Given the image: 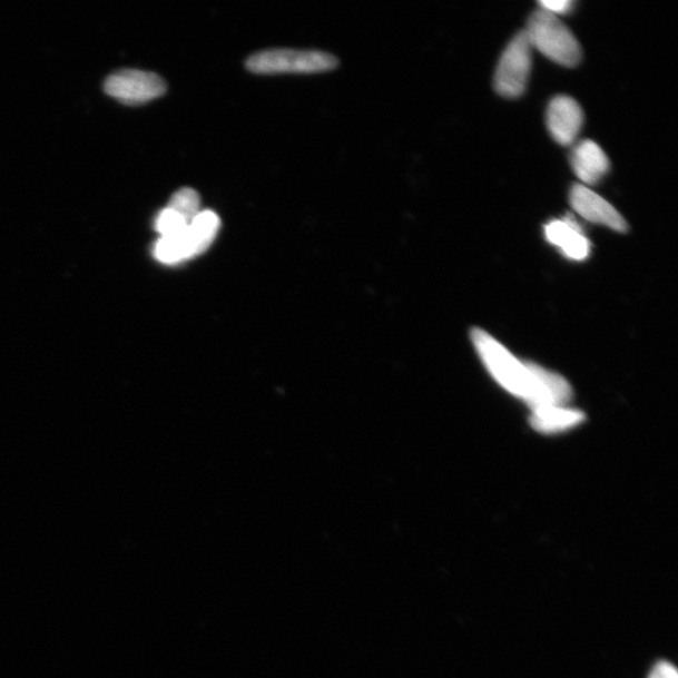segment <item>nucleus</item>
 Masks as SVG:
<instances>
[{
	"label": "nucleus",
	"instance_id": "f257e3e1",
	"mask_svg": "<svg viewBox=\"0 0 678 678\" xmlns=\"http://www.w3.org/2000/svg\"><path fill=\"white\" fill-rule=\"evenodd\" d=\"M471 338L491 375L508 392L524 400L530 409L567 406L571 401L573 391L562 376L534 363L520 362L484 331L474 330Z\"/></svg>",
	"mask_w": 678,
	"mask_h": 678
},
{
	"label": "nucleus",
	"instance_id": "f03ea898",
	"mask_svg": "<svg viewBox=\"0 0 678 678\" xmlns=\"http://www.w3.org/2000/svg\"><path fill=\"white\" fill-rule=\"evenodd\" d=\"M532 48L560 66L576 67L582 60V48L578 39L560 19L543 9L530 16L525 29Z\"/></svg>",
	"mask_w": 678,
	"mask_h": 678
},
{
	"label": "nucleus",
	"instance_id": "7ed1b4c3",
	"mask_svg": "<svg viewBox=\"0 0 678 678\" xmlns=\"http://www.w3.org/2000/svg\"><path fill=\"white\" fill-rule=\"evenodd\" d=\"M220 225L218 214L202 210L184 232L156 242L155 258L163 264L175 265L199 257L212 247Z\"/></svg>",
	"mask_w": 678,
	"mask_h": 678
},
{
	"label": "nucleus",
	"instance_id": "20e7f679",
	"mask_svg": "<svg viewBox=\"0 0 678 678\" xmlns=\"http://www.w3.org/2000/svg\"><path fill=\"white\" fill-rule=\"evenodd\" d=\"M245 66L255 75H314L337 68L338 58L321 51L277 48L250 56Z\"/></svg>",
	"mask_w": 678,
	"mask_h": 678
},
{
	"label": "nucleus",
	"instance_id": "39448f33",
	"mask_svg": "<svg viewBox=\"0 0 678 678\" xmlns=\"http://www.w3.org/2000/svg\"><path fill=\"white\" fill-rule=\"evenodd\" d=\"M532 51L525 32L518 33L501 56L494 77L495 91L507 98L522 96L532 70Z\"/></svg>",
	"mask_w": 678,
	"mask_h": 678
},
{
	"label": "nucleus",
	"instance_id": "423d86ee",
	"mask_svg": "<svg viewBox=\"0 0 678 678\" xmlns=\"http://www.w3.org/2000/svg\"><path fill=\"white\" fill-rule=\"evenodd\" d=\"M164 78L153 72L121 70L107 78L105 92L127 105H141L165 95Z\"/></svg>",
	"mask_w": 678,
	"mask_h": 678
},
{
	"label": "nucleus",
	"instance_id": "0eeeda50",
	"mask_svg": "<svg viewBox=\"0 0 678 678\" xmlns=\"http://www.w3.org/2000/svg\"><path fill=\"white\" fill-rule=\"evenodd\" d=\"M569 200H571L573 210L578 215H581L583 219L593 224L605 225L607 228L618 233H626L628 230L623 216L603 199L602 196L588 189L587 186L576 184L571 195H569Z\"/></svg>",
	"mask_w": 678,
	"mask_h": 678
},
{
	"label": "nucleus",
	"instance_id": "6e6552de",
	"mask_svg": "<svg viewBox=\"0 0 678 678\" xmlns=\"http://www.w3.org/2000/svg\"><path fill=\"white\" fill-rule=\"evenodd\" d=\"M583 122L582 107L572 97L558 96L549 104L547 126L556 143L563 146L573 145Z\"/></svg>",
	"mask_w": 678,
	"mask_h": 678
},
{
	"label": "nucleus",
	"instance_id": "1a4fd4ad",
	"mask_svg": "<svg viewBox=\"0 0 678 678\" xmlns=\"http://www.w3.org/2000/svg\"><path fill=\"white\" fill-rule=\"evenodd\" d=\"M546 237L550 244L562 250L569 259L586 261L591 253V243L586 237L581 225L572 216L550 222L546 226Z\"/></svg>",
	"mask_w": 678,
	"mask_h": 678
},
{
	"label": "nucleus",
	"instance_id": "9d476101",
	"mask_svg": "<svg viewBox=\"0 0 678 678\" xmlns=\"http://www.w3.org/2000/svg\"><path fill=\"white\" fill-rule=\"evenodd\" d=\"M571 165L577 178L586 185L601 181L611 167L601 146L591 140L576 144L571 154Z\"/></svg>",
	"mask_w": 678,
	"mask_h": 678
},
{
	"label": "nucleus",
	"instance_id": "9b49d317",
	"mask_svg": "<svg viewBox=\"0 0 678 678\" xmlns=\"http://www.w3.org/2000/svg\"><path fill=\"white\" fill-rule=\"evenodd\" d=\"M584 419L582 411L568 406H539L532 410L530 425L543 434H554L576 428Z\"/></svg>",
	"mask_w": 678,
	"mask_h": 678
},
{
	"label": "nucleus",
	"instance_id": "f8f14e48",
	"mask_svg": "<svg viewBox=\"0 0 678 678\" xmlns=\"http://www.w3.org/2000/svg\"><path fill=\"white\" fill-rule=\"evenodd\" d=\"M167 206L191 223L195 216L202 212V198L198 191L191 188H183L171 196Z\"/></svg>",
	"mask_w": 678,
	"mask_h": 678
},
{
	"label": "nucleus",
	"instance_id": "ddd939ff",
	"mask_svg": "<svg viewBox=\"0 0 678 678\" xmlns=\"http://www.w3.org/2000/svg\"><path fill=\"white\" fill-rule=\"evenodd\" d=\"M190 222L186 220L181 214L166 206L164 210L156 216L155 229L161 235V238L173 237L188 228Z\"/></svg>",
	"mask_w": 678,
	"mask_h": 678
},
{
	"label": "nucleus",
	"instance_id": "4468645a",
	"mask_svg": "<svg viewBox=\"0 0 678 678\" xmlns=\"http://www.w3.org/2000/svg\"><path fill=\"white\" fill-rule=\"evenodd\" d=\"M539 6L543 11L558 17L571 12L574 2L572 0H543Z\"/></svg>",
	"mask_w": 678,
	"mask_h": 678
},
{
	"label": "nucleus",
	"instance_id": "2eb2a0df",
	"mask_svg": "<svg viewBox=\"0 0 678 678\" xmlns=\"http://www.w3.org/2000/svg\"><path fill=\"white\" fill-rule=\"evenodd\" d=\"M648 678H678V674L671 664L660 662L654 667Z\"/></svg>",
	"mask_w": 678,
	"mask_h": 678
}]
</instances>
